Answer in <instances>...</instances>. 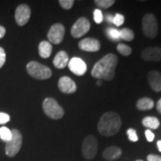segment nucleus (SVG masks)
Masks as SVG:
<instances>
[{"label": "nucleus", "mask_w": 161, "mask_h": 161, "mask_svg": "<svg viewBox=\"0 0 161 161\" xmlns=\"http://www.w3.org/2000/svg\"><path fill=\"white\" fill-rule=\"evenodd\" d=\"M118 58L114 54L109 53L98 60L92 68L91 75L98 80H111L116 75V67Z\"/></svg>", "instance_id": "1"}, {"label": "nucleus", "mask_w": 161, "mask_h": 161, "mask_svg": "<svg viewBox=\"0 0 161 161\" xmlns=\"http://www.w3.org/2000/svg\"><path fill=\"white\" fill-rule=\"evenodd\" d=\"M122 126L120 116L115 112H106L101 116L98 122V132L104 136L115 135L119 131Z\"/></svg>", "instance_id": "2"}, {"label": "nucleus", "mask_w": 161, "mask_h": 161, "mask_svg": "<svg viewBox=\"0 0 161 161\" xmlns=\"http://www.w3.org/2000/svg\"><path fill=\"white\" fill-rule=\"evenodd\" d=\"M26 70L30 76L38 80L48 79L52 75V70L49 67L37 61L29 62L26 66Z\"/></svg>", "instance_id": "3"}, {"label": "nucleus", "mask_w": 161, "mask_h": 161, "mask_svg": "<svg viewBox=\"0 0 161 161\" xmlns=\"http://www.w3.org/2000/svg\"><path fill=\"white\" fill-rule=\"evenodd\" d=\"M43 109L49 117L53 119H59L64 115V110L53 98H46L43 102Z\"/></svg>", "instance_id": "4"}, {"label": "nucleus", "mask_w": 161, "mask_h": 161, "mask_svg": "<svg viewBox=\"0 0 161 161\" xmlns=\"http://www.w3.org/2000/svg\"><path fill=\"white\" fill-rule=\"evenodd\" d=\"M142 28L144 35L153 39L158 35V25L157 19L153 14H146L142 19Z\"/></svg>", "instance_id": "5"}, {"label": "nucleus", "mask_w": 161, "mask_h": 161, "mask_svg": "<svg viewBox=\"0 0 161 161\" xmlns=\"http://www.w3.org/2000/svg\"><path fill=\"white\" fill-rule=\"evenodd\" d=\"M12 139L6 142L5 154L6 155L12 158L14 157L18 152L23 144V136L19 130L13 129L11 130Z\"/></svg>", "instance_id": "6"}, {"label": "nucleus", "mask_w": 161, "mask_h": 161, "mask_svg": "<svg viewBox=\"0 0 161 161\" xmlns=\"http://www.w3.org/2000/svg\"><path fill=\"white\" fill-rule=\"evenodd\" d=\"M98 152V141L92 135L84 139L82 143V154L86 160H92Z\"/></svg>", "instance_id": "7"}, {"label": "nucleus", "mask_w": 161, "mask_h": 161, "mask_svg": "<svg viewBox=\"0 0 161 161\" xmlns=\"http://www.w3.org/2000/svg\"><path fill=\"white\" fill-rule=\"evenodd\" d=\"M90 29V23L86 17H80L71 28V35L75 38H80L86 35Z\"/></svg>", "instance_id": "8"}, {"label": "nucleus", "mask_w": 161, "mask_h": 161, "mask_svg": "<svg viewBox=\"0 0 161 161\" xmlns=\"http://www.w3.org/2000/svg\"><path fill=\"white\" fill-rule=\"evenodd\" d=\"M64 35H65V28L60 23H55L50 28L48 32V39L49 40V43L55 44H60L63 41Z\"/></svg>", "instance_id": "9"}, {"label": "nucleus", "mask_w": 161, "mask_h": 161, "mask_svg": "<svg viewBox=\"0 0 161 161\" xmlns=\"http://www.w3.org/2000/svg\"><path fill=\"white\" fill-rule=\"evenodd\" d=\"M31 17V9L27 5L22 4L18 6L15 11V19L17 25L23 26L29 22Z\"/></svg>", "instance_id": "10"}, {"label": "nucleus", "mask_w": 161, "mask_h": 161, "mask_svg": "<svg viewBox=\"0 0 161 161\" xmlns=\"http://www.w3.org/2000/svg\"><path fill=\"white\" fill-rule=\"evenodd\" d=\"M68 67L72 73L75 75L82 76L86 73L87 66L81 58L74 57L68 63Z\"/></svg>", "instance_id": "11"}, {"label": "nucleus", "mask_w": 161, "mask_h": 161, "mask_svg": "<svg viewBox=\"0 0 161 161\" xmlns=\"http://www.w3.org/2000/svg\"><path fill=\"white\" fill-rule=\"evenodd\" d=\"M78 48L82 51L96 52L101 49V43L97 39L92 37H86L78 43Z\"/></svg>", "instance_id": "12"}, {"label": "nucleus", "mask_w": 161, "mask_h": 161, "mask_svg": "<svg viewBox=\"0 0 161 161\" xmlns=\"http://www.w3.org/2000/svg\"><path fill=\"white\" fill-rule=\"evenodd\" d=\"M58 88L64 93L72 94L76 92L77 85L72 78L68 76H63L58 80Z\"/></svg>", "instance_id": "13"}, {"label": "nucleus", "mask_w": 161, "mask_h": 161, "mask_svg": "<svg viewBox=\"0 0 161 161\" xmlns=\"http://www.w3.org/2000/svg\"><path fill=\"white\" fill-rule=\"evenodd\" d=\"M141 58L146 61H160L161 60V48L158 46L147 47L141 53Z\"/></svg>", "instance_id": "14"}, {"label": "nucleus", "mask_w": 161, "mask_h": 161, "mask_svg": "<svg viewBox=\"0 0 161 161\" xmlns=\"http://www.w3.org/2000/svg\"><path fill=\"white\" fill-rule=\"evenodd\" d=\"M148 82L151 88L155 92L161 91V73L157 70H152L148 72Z\"/></svg>", "instance_id": "15"}, {"label": "nucleus", "mask_w": 161, "mask_h": 161, "mask_svg": "<svg viewBox=\"0 0 161 161\" xmlns=\"http://www.w3.org/2000/svg\"><path fill=\"white\" fill-rule=\"evenodd\" d=\"M122 154V150L118 146H112L106 148L102 153V156L107 160L112 161L117 160Z\"/></svg>", "instance_id": "16"}, {"label": "nucleus", "mask_w": 161, "mask_h": 161, "mask_svg": "<svg viewBox=\"0 0 161 161\" xmlns=\"http://www.w3.org/2000/svg\"><path fill=\"white\" fill-rule=\"evenodd\" d=\"M69 63V56L65 51L58 52L53 60V64L57 69H64Z\"/></svg>", "instance_id": "17"}, {"label": "nucleus", "mask_w": 161, "mask_h": 161, "mask_svg": "<svg viewBox=\"0 0 161 161\" xmlns=\"http://www.w3.org/2000/svg\"><path fill=\"white\" fill-rule=\"evenodd\" d=\"M38 51H39V54L41 58H49L52 52V45L51 43L46 41V40L40 42L39 46H38Z\"/></svg>", "instance_id": "18"}, {"label": "nucleus", "mask_w": 161, "mask_h": 161, "mask_svg": "<svg viewBox=\"0 0 161 161\" xmlns=\"http://www.w3.org/2000/svg\"><path fill=\"white\" fill-rule=\"evenodd\" d=\"M136 106V108L140 110H149L154 108V102L152 98L142 97L137 100Z\"/></svg>", "instance_id": "19"}, {"label": "nucleus", "mask_w": 161, "mask_h": 161, "mask_svg": "<svg viewBox=\"0 0 161 161\" xmlns=\"http://www.w3.org/2000/svg\"><path fill=\"white\" fill-rule=\"evenodd\" d=\"M142 123L145 127L151 129H157L160 126V121L154 116H146L142 119Z\"/></svg>", "instance_id": "20"}, {"label": "nucleus", "mask_w": 161, "mask_h": 161, "mask_svg": "<svg viewBox=\"0 0 161 161\" xmlns=\"http://www.w3.org/2000/svg\"><path fill=\"white\" fill-rule=\"evenodd\" d=\"M120 38L125 41H132L134 39V33L131 29L128 28H124L119 31Z\"/></svg>", "instance_id": "21"}, {"label": "nucleus", "mask_w": 161, "mask_h": 161, "mask_svg": "<svg viewBox=\"0 0 161 161\" xmlns=\"http://www.w3.org/2000/svg\"><path fill=\"white\" fill-rule=\"evenodd\" d=\"M0 138L4 142H8L12 139L11 130L7 127H2L0 128Z\"/></svg>", "instance_id": "22"}, {"label": "nucleus", "mask_w": 161, "mask_h": 161, "mask_svg": "<svg viewBox=\"0 0 161 161\" xmlns=\"http://www.w3.org/2000/svg\"><path fill=\"white\" fill-rule=\"evenodd\" d=\"M94 3L98 8L107 9L111 7L115 3V1L114 0H95Z\"/></svg>", "instance_id": "23"}, {"label": "nucleus", "mask_w": 161, "mask_h": 161, "mask_svg": "<svg viewBox=\"0 0 161 161\" xmlns=\"http://www.w3.org/2000/svg\"><path fill=\"white\" fill-rule=\"evenodd\" d=\"M118 52L123 56H129L132 53V49L129 46L125 45L124 43L118 44L116 47Z\"/></svg>", "instance_id": "24"}, {"label": "nucleus", "mask_w": 161, "mask_h": 161, "mask_svg": "<svg viewBox=\"0 0 161 161\" xmlns=\"http://www.w3.org/2000/svg\"><path fill=\"white\" fill-rule=\"evenodd\" d=\"M107 35H108V37L112 40L117 41L120 39L119 31L116 29H114V28H110L107 30Z\"/></svg>", "instance_id": "25"}, {"label": "nucleus", "mask_w": 161, "mask_h": 161, "mask_svg": "<svg viewBox=\"0 0 161 161\" xmlns=\"http://www.w3.org/2000/svg\"><path fill=\"white\" fill-rule=\"evenodd\" d=\"M74 3H75L74 0H60L59 1L60 5L65 10L71 9Z\"/></svg>", "instance_id": "26"}, {"label": "nucleus", "mask_w": 161, "mask_h": 161, "mask_svg": "<svg viewBox=\"0 0 161 161\" xmlns=\"http://www.w3.org/2000/svg\"><path fill=\"white\" fill-rule=\"evenodd\" d=\"M93 19L96 23L100 24L103 21V15L102 12L99 9H96L93 12Z\"/></svg>", "instance_id": "27"}, {"label": "nucleus", "mask_w": 161, "mask_h": 161, "mask_svg": "<svg viewBox=\"0 0 161 161\" xmlns=\"http://www.w3.org/2000/svg\"><path fill=\"white\" fill-rule=\"evenodd\" d=\"M125 22V17L122 14H116L115 16L114 17V19H113V23L116 26H120L124 23Z\"/></svg>", "instance_id": "28"}, {"label": "nucleus", "mask_w": 161, "mask_h": 161, "mask_svg": "<svg viewBox=\"0 0 161 161\" xmlns=\"http://www.w3.org/2000/svg\"><path fill=\"white\" fill-rule=\"evenodd\" d=\"M127 134H128V140L131 142H136L138 140V136L136 135V130L133 129V128H129L127 130Z\"/></svg>", "instance_id": "29"}, {"label": "nucleus", "mask_w": 161, "mask_h": 161, "mask_svg": "<svg viewBox=\"0 0 161 161\" xmlns=\"http://www.w3.org/2000/svg\"><path fill=\"white\" fill-rule=\"evenodd\" d=\"M10 121V116L5 113H0V125L6 124Z\"/></svg>", "instance_id": "30"}, {"label": "nucleus", "mask_w": 161, "mask_h": 161, "mask_svg": "<svg viewBox=\"0 0 161 161\" xmlns=\"http://www.w3.org/2000/svg\"><path fill=\"white\" fill-rule=\"evenodd\" d=\"M6 60V54L3 48L0 47V68H2Z\"/></svg>", "instance_id": "31"}, {"label": "nucleus", "mask_w": 161, "mask_h": 161, "mask_svg": "<svg viewBox=\"0 0 161 161\" xmlns=\"http://www.w3.org/2000/svg\"><path fill=\"white\" fill-rule=\"evenodd\" d=\"M145 134H146V137L148 142H152V141L154 140V134L152 131H151V130H146V132H145Z\"/></svg>", "instance_id": "32"}, {"label": "nucleus", "mask_w": 161, "mask_h": 161, "mask_svg": "<svg viewBox=\"0 0 161 161\" xmlns=\"http://www.w3.org/2000/svg\"><path fill=\"white\" fill-rule=\"evenodd\" d=\"M148 161H161V156L154 155V154H149L147 157Z\"/></svg>", "instance_id": "33"}, {"label": "nucleus", "mask_w": 161, "mask_h": 161, "mask_svg": "<svg viewBox=\"0 0 161 161\" xmlns=\"http://www.w3.org/2000/svg\"><path fill=\"white\" fill-rule=\"evenodd\" d=\"M5 32H6V30L5 28H4L3 26L0 25V39H2V38L5 36Z\"/></svg>", "instance_id": "34"}, {"label": "nucleus", "mask_w": 161, "mask_h": 161, "mask_svg": "<svg viewBox=\"0 0 161 161\" xmlns=\"http://www.w3.org/2000/svg\"><path fill=\"white\" fill-rule=\"evenodd\" d=\"M157 110L161 114V98L158 101V103H157Z\"/></svg>", "instance_id": "35"}, {"label": "nucleus", "mask_w": 161, "mask_h": 161, "mask_svg": "<svg viewBox=\"0 0 161 161\" xmlns=\"http://www.w3.org/2000/svg\"><path fill=\"white\" fill-rule=\"evenodd\" d=\"M107 19H108V20L110 22V23H113L114 17H112V15H110V16H108V17H107Z\"/></svg>", "instance_id": "36"}, {"label": "nucleus", "mask_w": 161, "mask_h": 161, "mask_svg": "<svg viewBox=\"0 0 161 161\" xmlns=\"http://www.w3.org/2000/svg\"><path fill=\"white\" fill-rule=\"evenodd\" d=\"M157 145H158V150L160 151V152H161V140H159V141H158V142H157Z\"/></svg>", "instance_id": "37"}, {"label": "nucleus", "mask_w": 161, "mask_h": 161, "mask_svg": "<svg viewBox=\"0 0 161 161\" xmlns=\"http://www.w3.org/2000/svg\"><path fill=\"white\" fill-rule=\"evenodd\" d=\"M102 80H97V82H96V85H97L98 86H102Z\"/></svg>", "instance_id": "38"}, {"label": "nucleus", "mask_w": 161, "mask_h": 161, "mask_svg": "<svg viewBox=\"0 0 161 161\" xmlns=\"http://www.w3.org/2000/svg\"><path fill=\"white\" fill-rule=\"evenodd\" d=\"M136 161H143V160H136Z\"/></svg>", "instance_id": "39"}]
</instances>
